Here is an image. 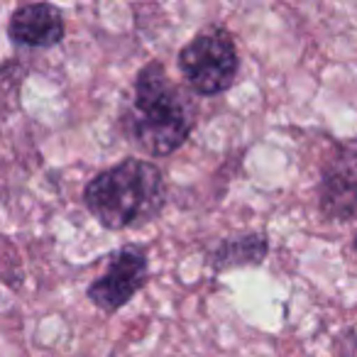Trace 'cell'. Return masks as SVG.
<instances>
[{
    "instance_id": "cell-1",
    "label": "cell",
    "mask_w": 357,
    "mask_h": 357,
    "mask_svg": "<svg viewBox=\"0 0 357 357\" xmlns=\"http://www.w3.org/2000/svg\"><path fill=\"white\" fill-rule=\"evenodd\" d=\"M199 123L194 96L169 76L159 59L135 74L120 108V132L144 157H172L189 142Z\"/></svg>"
},
{
    "instance_id": "cell-2",
    "label": "cell",
    "mask_w": 357,
    "mask_h": 357,
    "mask_svg": "<svg viewBox=\"0 0 357 357\" xmlns=\"http://www.w3.org/2000/svg\"><path fill=\"white\" fill-rule=\"evenodd\" d=\"M169 189L157 162L144 157H125L86 181L84 206L100 228H144L164 213Z\"/></svg>"
},
{
    "instance_id": "cell-3",
    "label": "cell",
    "mask_w": 357,
    "mask_h": 357,
    "mask_svg": "<svg viewBox=\"0 0 357 357\" xmlns=\"http://www.w3.org/2000/svg\"><path fill=\"white\" fill-rule=\"evenodd\" d=\"M176 66L191 93L215 98L228 93L240 79L243 59L233 32L223 25H208L176 52Z\"/></svg>"
},
{
    "instance_id": "cell-4",
    "label": "cell",
    "mask_w": 357,
    "mask_h": 357,
    "mask_svg": "<svg viewBox=\"0 0 357 357\" xmlns=\"http://www.w3.org/2000/svg\"><path fill=\"white\" fill-rule=\"evenodd\" d=\"M149 282V252L142 243H125L113 250L103 274L96 277L86 289L91 306L115 316L123 311Z\"/></svg>"
},
{
    "instance_id": "cell-5",
    "label": "cell",
    "mask_w": 357,
    "mask_h": 357,
    "mask_svg": "<svg viewBox=\"0 0 357 357\" xmlns=\"http://www.w3.org/2000/svg\"><path fill=\"white\" fill-rule=\"evenodd\" d=\"M318 213L333 223H357V142H333L316 184Z\"/></svg>"
},
{
    "instance_id": "cell-6",
    "label": "cell",
    "mask_w": 357,
    "mask_h": 357,
    "mask_svg": "<svg viewBox=\"0 0 357 357\" xmlns=\"http://www.w3.org/2000/svg\"><path fill=\"white\" fill-rule=\"evenodd\" d=\"M6 32L17 50H54L66 37V20L54 3H25L10 13Z\"/></svg>"
},
{
    "instance_id": "cell-7",
    "label": "cell",
    "mask_w": 357,
    "mask_h": 357,
    "mask_svg": "<svg viewBox=\"0 0 357 357\" xmlns=\"http://www.w3.org/2000/svg\"><path fill=\"white\" fill-rule=\"evenodd\" d=\"M269 235L264 230H240L218 238L206 252V267L213 274H225L233 269L262 267L269 257Z\"/></svg>"
},
{
    "instance_id": "cell-8",
    "label": "cell",
    "mask_w": 357,
    "mask_h": 357,
    "mask_svg": "<svg viewBox=\"0 0 357 357\" xmlns=\"http://www.w3.org/2000/svg\"><path fill=\"white\" fill-rule=\"evenodd\" d=\"M352 250H355V255H357V233L352 235Z\"/></svg>"
}]
</instances>
